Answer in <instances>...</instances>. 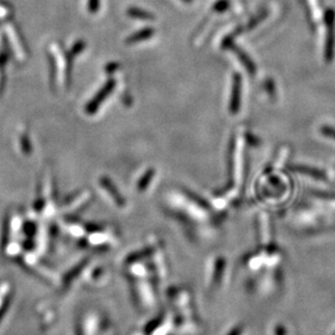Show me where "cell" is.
<instances>
[{
	"label": "cell",
	"mask_w": 335,
	"mask_h": 335,
	"mask_svg": "<svg viewBox=\"0 0 335 335\" xmlns=\"http://www.w3.org/2000/svg\"><path fill=\"white\" fill-rule=\"evenodd\" d=\"M285 329L282 325H278L276 327V335H285Z\"/></svg>",
	"instance_id": "obj_8"
},
{
	"label": "cell",
	"mask_w": 335,
	"mask_h": 335,
	"mask_svg": "<svg viewBox=\"0 0 335 335\" xmlns=\"http://www.w3.org/2000/svg\"><path fill=\"white\" fill-rule=\"evenodd\" d=\"M231 266L224 256H216L206 264L204 289L208 297H214L229 285Z\"/></svg>",
	"instance_id": "obj_3"
},
{
	"label": "cell",
	"mask_w": 335,
	"mask_h": 335,
	"mask_svg": "<svg viewBox=\"0 0 335 335\" xmlns=\"http://www.w3.org/2000/svg\"><path fill=\"white\" fill-rule=\"evenodd\" d=\"M246 334H247V327L242 323H236L232 325L225 333V335H246Z\"/></svg>",
	"instance_id": "obj_5"
},
{
	"label": "cell",
	"mask_w": 335,
	"mask_h": 335,
	"mask_svg": "<svg viewBox=\"0 0 335 335\" xmlns=\"http://www.w3.org/2000/svg\"><path fill=\"white\" fill-rule=\"evenodd\" d=\"M322 131H323V133L326 134L327 136H331V137L335 138V130L334 129H331V127H323Z\"/></svg>",
	"instance_id": "obj_7"
},
{
	"label": "cell",
	"mask_w": 335,
	"mask_h": 335,
	"mask_svg": "<svg viewBox=\"0 0 335 335\" xmlns=\"http://www.w3.org/2000/svg\"><path fill=\"white\" fill-rule=\"evenodd\" d=\"M120 272L135 310L142 314L155 312L161 303L163 287L169 278L164 246L159 240H153L127 253L120 263Z\"/></svg>",
	"instance_id": "obj_1"
},
{
	"label": "cell",
	"mask_w": 335,
	"mask_h": 335,
	"mask_svg": "<svg viewBox=\"0 0 335 335\" xmlns=\"http://www.w3.org/2000/svg\"><path fill=\"white\" fill-rule=\"evenodd\" d=\"M153 314L130 335H197L195 325L166 304Z\"/></svg>",
	"instance_id": "obj_2"
},
{
	"label": "cell",
	"mask_w": 335,
	"mask_h": 335,
	"mask_svg": "<svg viewBox=\"0 0 335 335\" xmlns=\"http://www.w3.org/2000/svg\"><path fill=\"white\" fill-rule=\"evenodd\" d=\"M334 335H335V334H334Z\"/></svg>",
	"instance_id": "obj_10"
},
{
	"label": "cell",
	"mask_w": 335,
	"mask_h": 335,
	"mask_svg": "<svg viewBox=\"0 0 335 335\" xmlns=\"http://www.w3.org/2000/svg\"><path fill=\"white\" fill-rule=\"evenodd\" d=\"M21 146H22V149L25 153L31 152V145H30V142H29V137L26 135L21 136Z\"/></svg>",
	"instance_id": "obj_6"
},
{
	"label": "cell",
	"mask_w": 335,
	"mask_h": 335,
	"mask_svg": "<svg viewBox=\"0 0 335 335\" xmlns=\"http://www.w3.org/2000/svg\"><path fill=\"white\" fill-rule=\"evenodd\" d=\"M8 35H9L10 42L12 44V49H13V52H15L16 57L19 60H23L25 58V52H24V49L22 47V44H21V42L19 41V37L17 35V33L13 31L12 26H11V29H9V31H8Z\"/></svg>",
	"instance_id": "obj_4"
},
{
	"label": "cell",
	"mask_w": 335,
	"mask_h": 335,
	"mask_svg": "<svg viewBox=\"0 0 335 335\" xmlns=\"http://www.w3.org/2000/svg\"><path fill=\"white\" fill-rule=\"evenodd\" d=\"M0 84H2V73H0Z\"/></svg>",
	"instance_id": "obj_9"
}]
</instances>
